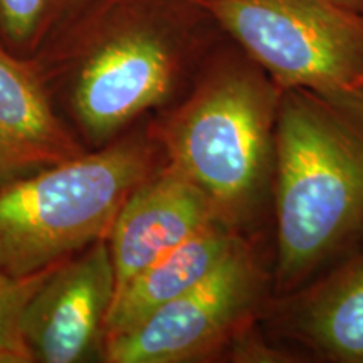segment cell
Wrapping results in <instances>:
<instances>
[{
  "label": "cell",
  "instance_id": "cell-1",
  "mask_svg": "<svg viewBox=\"0 0 363 363\" xmlns=\"http://www.w3.org/2000/svg\"><path fill=\"white\" fill-rule=\"evenodd\" d=\"M274 296L363 244V88L281 93L272 184Z\"/></svg>",
  "mask_w": 363,
  "mask_h": 363
},
{
  "label": "cell",
  "instance_id": "cell-2",
  "mask_svg": "<svg viewBox=\"0 0 363 363\" xmlns=\"http://www.w3.org/2000/svg\"><path fill=\"white\" fill-rule=\"evenodd\" d=\"M281 93L227 39L190 96L158 128L167 163L207 195L222 222L244 235L262 234L272 216Z\"/></svg>",
  "mask_w": 363,
  "mask_h": 363
},
{
  "label": "cell",
  "instance_id": "cell-3",
  "mask_svg": "<svg viewBox=\"0 0 363 363\" xmlns=\"http://www.w3.org/2000/svg\"><path fill=\"white\" fill-rule=\"evenodd\" d=\"M155 172V148L130 140L2 187L0 271L27 278L110 235L126 199Z\"/></svg>",
  "mask_w": 363,
  "mask_h": 363
},
{
  "label": "cell",
  "instance_id": "cell-4",
  "mask_svg": "<svg viewBox=\"0 0 363 363\" xmlns=\"http://www.w3.org/2000/svg\"><path fill=\"white\" fill-rule=\"evenodd\" d=\"M216 24L194 0H125L79 74L81 120L110 133L165 101Z\"/></svg>",
  "mask_w": 363,
  "mask_h": 363
},
{
  "label": "cell",
  "instance_id": "cell-5",
  "mask_svg": "<svg viewBox=\"0 0 363 363\" xmlns=\"http://www.w3.org/2000/svg\"><path fill=\"white\" fill-rule=\"evenodd\" d=\"M274 298L264 233L247 235L207 278L133 328L104 337L111 363H182L225 353Z\"/></svg>",
  "mask_w": 363,
  "mask_h": 363
},
{
  "label": "cell",
  "instance_id": "cell-6",
  "mask_svg": "<svg viewBox=\"0 0 363 363\" xmlns=\"http://www.w3.org/2000/svg\"><path fill=\"white\" fill-rule=\"evenodd\" d=\"M281 89L355 88L363 16L331 0H194Z\"/></svg>",
  "mask_w": 363,
  "mask_h": 363
},
{
  "label": "cell",
  "instance_id": "cell-7",
  "mask_svg": "<svg viewBox=\"0 0 363 363\" xmlns=\"http://www.w3.org/2000/svg\"><path fill=\"white\" fill-rule=\"evenodd\" d=\"M113 296L110 244L99 239L78 259L59 264L30 298L24 335L34 362L81 360L104 328Z\"/></svg>",
  "mask_w": 363,
  "mask_h": 363
},
{
  "label": "cell",
  "instance_id": "cell-8",
  "mask_svg": "<svg viewBox=\"0 0 363 363\" xmlns=\"http://www.w3.org/2000/svg\"><path fill=\"white\" fill-rule=\"evenodd\" d=\"M262 326L320 362L363 363V252L272 298Z\"/></svg>",
  "mask_w": 363,
  "mask_h": 363
},
{
  "label": "cell",
  "instance_id": "cell-9",
  "mask_svg": "<svg viewBox=\"0 0 363 363\" xmlns=\"http://www.w3.org/2000/svg\"><path fill=\"white\" fill-rule=\"evenodd\" d=\"M214 219L219 217L207 195L165 163L133 190L111 227L115 294Z\"/></svg>",
  "mask_w": 363,
  "mask_h": 363
},
{
  "label": "cell",
  "instance_id": "cell-10",
  "mask_svg": "<svg viewBox=\"0 0 363 363\" xmlns=\"http://www.w3.org/2000/svg\"><path fill=\"white\" fill-rule=\"evenodd\" d=\"M244 238L247 235L214 219L163 254L115 294L104 321V337L133 328L160 306L187 293L207 278Z\"/></svg>",
  "mask_w": 363,
  "mask_h": 363
},
{
  "label": "cell",
  "instance_id": "cell-11",
  "mask_svg": "<svg viewBox=\"0 0 363 363\" xmlns=\"http://www.w3.org/2000/svg\"><path fill=\"white\" fill-rule=\"evenodd\" d=\"M81 155L33 72L0 48V170L57 165Z\"/></svg>",
  "mask_w": 363,
  "mask_h": 363
},
{
  "label": "cell",
  "instance_id": "cell-12",
  "mask_svg": "<svg viewBox=\"0 0 363 363\" xmlns=\"http://www.w3.org/2000/svg\"><path fill=\"white\" fill-rule=\"evenodd\" d=\"M62 262L19 279L0 271V363L34 362L24 335V311L40 284Z\"/></svg>",
  "mask_w": 363,
  "mask_h": 363
},
{
  "label": "cell",
  "instance_id": "cell-13",
  "mask_svg": "<svg viewBox=\"0 0 363 363\" xmlns=\"http://www.w3.org/2000/svg\"><path fill=\"white\" fill-rule=\"evenodd\" d=\"M67 0H0V26L9 39L35 38Z\"/></svg>",
  "mask_w": 363,
  "mask_h": 363
},
{
  "label": "cell",
  "instance_id": "cell-14",
  "mask_svg": "<svg viewBox=\"0 0 363 363\" xmlns=\"http://www.w3.org/2000/svg\"><path fill=\"white\" fill-rule=\"evenodd\" d=\"M331 2H335L340 7L348 9V11L352 12L362 13L363 16V0H331Z\"/></svg>",
  "mask_w": 363,
  "mask_h": 363
},
{
  "label": "cell",
  "instance_id": "cell-15",
  "mask_svg": "<svg viewBox=\"0 0 363 363\" xmlns=\"http://www.w3.org/2000/svg\"><path fill=\"white\" fill-rule=\"evenodd\" d=\"M355 88H363V78L355 84Z\"/></svg>",
  "mask_w": 363,
  "mask_h": 363
},
{
  "label": "cell",
  "instance_id": "cell-16",
  "mask_svg": "<svg viewBox=\"0 0 363 363\" xmlns=\"http://www.w3.org/2000/svg\"><path fill=\"white\" fill-rule=\"evenodd\" d=\"M0 175H2V172H0Z\"/></svg>",
  "mask_w": 363,
  "mask_h": 363
},
{
  "label": "cell",
  "instance_id": "cell-17",
  "mask_svg": "<svg viewBox=\"0 0 363 363\" xmlns=\"http://www.w3.org/2000/svg\"><path fill=\"white\" fill-rule=\"evenodd\" d=\"M0 172H2V170H0Z\"/></svg>",
  "mask_w": 363,
  "mask_h": 363
}]
</instances>
